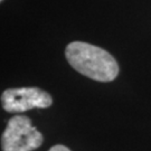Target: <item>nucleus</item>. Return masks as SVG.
I'll list each match as a JSON object with an SVG mask.
<instances>
[{"mask_svg": "<svg viewBox=\"0 0 151 151\" xmlns=\"http://www.w3.org/2000/svg\"><path fill=\"white\" fill-rule=\"evenodd\" d=\"M43 134L26 115L11 118L1 137L2 151H32L42 146Z\"/></svg>", "mask_w": 151, "mask_h": 151, "instance_id": "f03ea898", "label": "nucleus"}, {"mask_svg": "<svg viewBox=\"0 0 151 151\" xmlns=\"http://www.w3.org/2000/svg\"><path fill=\"white\" fill-rule=\"evenodd\" d=\"M48 151H70L67 147L63 146V145H56V146L52 147Z\"/></svg>", "mask_w": 151, "mask_h": 151, "instance_id": "20e7f679", "label": "nucleus"}, {"mask_svg": "<svg viewBox=\"0 0 151 151\" xmlns=\"http://www.w3.org/2000/svg\"><path fill=\"white\" fill-rule=\"evenodd\" d=\"M65 55L70 65L94 81L111 82L119 74V64L105 49L83 42L67 45Z\"/></svg>", "mask_w": 151, "mask_h": 151, "instance_id": "f257e3e1", "label": "nucleus"}, {"mask_svg": "<svg viewBox=\"0 0 151 151\" xmlns=\"http://www.w3.org/2000/svg\"><path fill=\"white\" fill-rule=\"evenodd\" d=\"M1 1H2V0H1Z\"/></svg>", "mask_w": 151, "mask_h": 151, "instance_id": "39448f33", "label": "nucleus"}, {"mask_svg": "<svg viewBox=\"0 0 151 151\" xmlns=\"http://www.w3.org/2000/svg\"><path fill=\"white\" fill-rule=\"evenodd\" d=\"M1 103L7 112L20 113L34 108H49L53 99L49 93L39 87H19L6 90L1 94Z\"/></svg>", "mask_w": 151, "mask_h": 151, "instance_id": "7ed1b4c3", "label": "nucleus"}]
</instances>
